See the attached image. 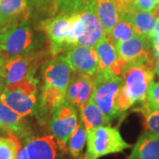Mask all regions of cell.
Listing matches in <instances>:
<instances>
[{
	"mask_svg": "<svg viewBox=\"0 0 159 159\" xmlns=\"http://www.w3.org/2000/svg\"><path fill=\"white\" fill-rule=\"evenodd\" d=\"M4 89H5V85H4V82H3V80L0 79V96H1V94H2V92L4 90Z\"/></svg>",
	"mask_w": 159,
	"mask_h": 159,
	"instance_id": "39",
	"label": "cell"
},
{
	"mask_svg": "<svg viewBox=\"0 0 159 159\" xmlns=\"http://www.w3.org/2000/svg\"><path fill=\"white\" fill-rule=\"evenodd\" d=\"M154 37H159V20L157 19L155 28L152 31V34H151V38H154Z\"/></svg>",
	"mask_w": 159,
	"mask_h": 159,
	"instance_id": "35",
	"label": "cell"
},
{
	"mask_svg": "<svg viewBox=\"0 0 159 159\" xmlns=\"http://www.w3.org/2000/svg\"><path fill=\"white\" fill-rule=\"evenodd\" d=\"M30 16L27 0H0V28L29 20Z\"/></svg>",
	"mask_w": 159,
	"mask_h": 159,
	"instance_id": "14",
	"label": "cell"
},
{
	"mask_svg": "<svg viewBox=\"0 0 159 159\" xmlns=\"http://www.w3.org/2000/svg\"><path fill=\"white\" fill-rule=\"evenodd\" d=\"M151 110H159V82L152 81L148 87L147 97L142 102Z\"/></svg>",
	"mask_w": 159,
	"mask_h": 159,
	"instance_id": "30",
	"label": "cell"
},
{
	"mask_svg": "<svg viewBox=\"0 0 159 159\" xmlns=\"http://www.w3.org/2000/svg\"><path fill=\"white\" fill-rule=\"evenodd\" d=\"M0 51H1V49H0Z\"/></svg>",
	"mask_w": 159,
	"mask_h": 159,
	"instance_id": "42",
	"label": "cell"
},
{
	"mask_svg": "<svg viewBox=\"0 0 159 159\" xmlns=\"http://www.w3.org/2000/svg\"><path fill=\"white\" fill-rule=\"evenodd\" d=\"M120 18H124L130 21L137 35L151 39L152 31L157 22V18L152 11H132Z\"/></svg>",
	"mask_w": 159,
	"mask_h": 159,
	"instance_id": "19",
	"label": "cell"
},
{
	"mask_svg": "<svg viewBox=\"0 0 159 159\" xmlns=\"http://www.w3.org/2000/svg\"><path fill=\"white\" fill-rule=\"evenodd\" d=\"M94 81L95 85L90 98L111 122L119 116L115 109V99L122 85V78L105 69L98 70L94 75Z\"/></svg>",
	"mask_w": 159,
	"mask_h": 159,
	"instance_id": "3",
	"label": "cell"
},
{
	"mask_svg": "<svg viewBox=\"0 0 159 159\" xmlns=\"http://www.w3.org/2000/svg\"><path fill=\"white\" fill-rule=\"evenodd\" d=\"M31 13L37 15H55V0H27Z\"/></svg>",
	"mask_w": 159,
	"mask_h": 159,
	"instance_id": "28",
	"label": "cell"
},
{
	"mask_svg": "<svg viewBox=\"0 0 159 159\" xmlns=\"http://www.w3.org/2000/svg\"><path fill=\"white\" fill-rule=\"evenodd\" d=\"M125 65H126V61L125 59L119 57L112 63V65L109 67L108 70L111 74H113L114 75L121 77V75L124 72V69L125 67Z\"/></svg>",
	"mask_w": 159,
	"mask_h": 159,
	"instance_id": "32",
	"label": "cell"
},
{
	"mask_svg": "<svg viewBox=\"0 0 159 159\" xmlns=\"http://www.w3.org/2000/svg\"><path fill=\"white\" fill-rule=\"evenodd\" d=\"M87 139V130L80 119L75 129L71 134L67 142V150L74 159H80L84 148Z\"/></svg>",
	"mask_w": 159,
	"mask_h": 159,
	"instance_id": "23",
	"label": "cell"
},
{
	"mask_svg": "<svg viewBox=\"0 0 159 159\" xmlns=\"http://www.w3.org/2000/svg\"><path fill=\"white\" fill-rule=\"evenodd\" d=\"M43 38L37 34L29 20L0 28V52L11 58L41 48Z\"/></svg>",
	"mask_w": 159,
	"mask_h": 159,
	"instance_id": "1",
	"label": "cell"
},
{
	"mask_svg": "<svg viewBox=\"0 0 159 159\" xmlns=\"http://www.w3.org/2000/svg\"><path fill=\"white\" fill-rule=\"evenodd\" d=\"M155 74L159 78V58H157V60L155 63Z\"/></svg>",
	"mask_w": 159,
	"mask_h": 159,
	"instance_id": "37",
	"label": "cell"
},
{
	"mask_svg": "<svg viewBox=\"0 0 159 159\" xmlns=\"http://www.w3.org/2000/svg\"><path fill=\"white\" fill-rule=\"evenodd\" d=\"M16 159H29V156H28V152L26 150V148H20L19 150V152L17 154Z\"/></svg>",
	"mask_w": 159,
	"mask_h": 159,
	"instance_id": "34",
	"label": "cell"
},
{
	"mask_svg": "<svg viewBox=\"0 0 159 159\" xmlns=\"http://www.w3.org/2000/svg\"><path fill=\"white\" fill-rule=\"evenodd\" d=\"M114 47L119 57L128 64H146L155 66V56L151 51L152 43L149 38L136 34Z\"/></svg>",
	"mask_w": 159,
	"mask_h": 159,
	"instance_id": "7",
	"label": "cell"
},
{
	"mask_svg": "<svg viewBox=\"0 0 159 159\" xmlns=\"http://www.w3.org/2000/svg\"><path fill=\"white\" fill-rule=\"evenodd\" d=\"M127 159H159V136L143 133Z\"/></svg>",
	"mask_w": 159,
	"mask_h": 159,
	"instance_id": "17",
	"label": "cell"
},
{
	"mask_svg": "<svg viewBox=\"0 0 159 159\" xmlns=\"http://www.w3.org/2000/svg\"><path fill=\"white\" fill-rule=\"evenodd\" d=\"M71 24L70 15L57 14L43 20L39 24L41 31L45 33L50 42V52L52 56H58L66 51L65 41Z\"/></svg>",
	"mask_w": 159,
	"mask_h": 159,
	"instance_id": "8",
	"label": "cell"
},
{
	"mask_svg": "<svg viewBox=\"0 0 159 159\" xmlns=\"http://www.w3.org/2000/svg\"><path fill=\"white\" fill-rule=\"evenodd\" d=\"M131 3H132V0H131ZM131 7H132V6H131Z\"/></svg>",
	"mask_w": 159,
	"mask_h": 159,
	"instance_id": "41",
	"label": "cell"
},
{
	"mask_svg": "<svg viewBox=\"0 0 159 159\" xmlns=\"http://www.w3.org/2000/svg\"><path fill=\"white\" fill-rule=\"evenodd\" d=\"M94 9L102 25L105 34L109 35L119 20V11L113 0H93Z\"/></svg>",
	"mask_w": 159,
	"mask_h": 159,
	"instance_id": "18",
	"label": "cell"
},
{
	"mask_svg": "<svg viewBox=\"0 0 159 159\" xmlns=\"http://www.w3.org/2000/svg\"><path fill=\"white\" fill-rule=\"evenodd\" d=\"M20 145L16 136L9 132V137H0V159H16Z\"/></svg>",
	"mask_w": 159,
	"mask_h": 159,
	"instance_id": "27",
	"label": "cell"
},
{
	"mask_svg": "<svg viewBox=\"0 0 159 159\" xmlns=\"http://www.w3.org/2000/svg\"><path fill=\"white\" fill-rule=\"evenodd\" d=\"M73 73L94 76L99 70V61L94 48L76 45L61 55Z\"/></svg>",
	"mask_w": 159,
	"mask_h": 159,
	"instance_id": "9",
	"label": "cell"
},
{
	"mask_svg": "<svg viewBox=\"0 0 159 159\" xmlns=\"http://www.w3.org/2000/svg\"><path fill=\"white\" fill-rule=\"evenodd\" d=\"M155 66L146 64L126 63L121 75V89L127 95L134 104L143 102L147 97L148 87L153 81Z\"/></svg>",
	"mask_w": 159,
	"mask_h": 159,
	"instance_id": "4",
	"label": "cell"
},
{
	"mask_svg": "<svg viewBox=\"0 0 159 159\" xmlns=\"http://www.w3.org/2000/svg\"><path fill=\"white\" fill-rule=\"evenodd\" d=\"M72 70L60 55L47 60L42 66L43 85L58 87L66 91L72 76Z\"/></svg>",
	"mask_w": 159,
	"mask_h": 159,
	"instance_id": "12",
	"label": "cell"
},
{
	"mask_svg": "<svg viewBox=\"0 0 159 159\" xmlns=\"http://www.w3.org/2000/svg\"><path fill=\"white\" fill-rule=\"evenodd\" d=\"M6 62V59L4 57L0 56V77H1V74H2V70Z\"/></svg>",
	"mask_w": 159,
	"mask_h": 159,
	"instance_id": "36",
	"label": "cell"
},
{
	"mask_svg": "<svg viewBox=\"0 0 159 159\" xmlns=\"http://www.w3.org/2000/svg\"><path fill=\"white\" fill-rule=\"evenodd\" d=\"M159 0H132L133 11H152L158 6Z\"/></svg>",
	"mask_w": 159,
	"mask_h": 159,
	"instance_id": "31",
	"label": "cell"
},
{
	"mask_svg": "<svg viewBox=\"0 0 159 159\" xmlns=\"http://www.w3.org/2000/svg\"><path fill=\"white\" fill-rule=\"evenodd\" d=\"M151 43H152V50L154 51V56L157 58H159V37L151 38Z\"/></svg>",
	"mask_w": 159,
	"mask_h": 159,
	"instance_id": "33",
	"label": "cell"
},
{
	"mask_svg": "<svg viewBox=\"0 0 159 159\" xmlns=\"http://www.w3.org/2000/svg\"><path fill=\"white\" fill-rule=\"evenodd\" d=\"M94 85V76L74 73L66 89V102L79 111L90 99Z\"/></svg>",
	"mask_w": 159,
	"mask_h": 159,
	"instance_id": "11",
	"label": "cell"
},
{
	"mask_svg": "<svg viewBox=\"0 0 159 159\" xmlns=\"http://www.w3.org/2000/svg\"><path fill=\"white\" fill-rule=\"evenodd\" d=\"M0 100L11 110L22 117L39 113V102L36 95L28 94L17 89H9L5 87L0 96Z\"/></svg>",
	"mask_w": 159,
	"mask_h": 159,
	"instance_id": "13",
	"label": "cell"
},
{
	"mask_svg": "<svg viewBox=\"0 0 159 159\" xmlns=\"http://www.w3.org/2000/svg\"><path fill=\"white\" fill-rule=\"evenodd\" d=\"M134 35H136V33L130 21L124 18H119L108 36L115 46L121 42L130 39Z\"/></svg>",
	"mask_w": 159,
	"mask_h": 159,
	"instance_id": "25",
	"label": "cell"
},
{
	"mask_svg": "<svg viewBox=\"0 0 159 159\" xmlns=\"http://www.w3.org/2000/svg\"><path fill=\"white\" fill-rule=\"evenodd\" d=\"M65 102L66 91L64 89L56 86L43 85L40 97L38 119L51 112L52 110L58 107Z\"/></svg>",
	"mask_w": 159,
	"mask_h": 159,
	"instance_id": "16",
	"label": "cell"
},
{
	"mask_svg": "<svg viewBox=\"0 0 159 159\" xmlns=\"http://www.w3.org/2000/svg\"><path fill=\"white\" fill-rule=\"evenodd\" d=\"M158 5H159V4H158Z\"/></svg>",
	"mask_w": 159,
	"mask_h": 159,
	"instance_id": "43",
	"label": "cell"
},
{
	"mask_svg": "<svg viewBox=\"0 0 159 159\" xmlns=\"http://www.w3.org/2000/svg\"><path fill=\"white\" fill-rule=\"evenodd\" d=\"M85 24L83 34L77 42V45L94 48L105 34L104 29L98 20L94 9L93 0H86L78 10Z\"/></svg>",
	"mask_w": 159,
	"mask_h": 159,
	"instance_id": "10",
	"label": "cell"
},
{
	"mask_svg": "<svg viewBox=\"0 0 159 159\" xmlns=\"http://www.w3.org/2000/svg\"><path fill=\"white\" fill-rule=\"evenodd\" d=\"M49 51L39 49L23 53L6 60L1 77L6 85L15 83L26 77H33L40 66L47 61Z\"/></svg>",
	"mask_w": 159,
	"mask_h": 159,
	"instance_id": "5",
	"label": "cell"
},
{
	"mask_svg": "<svg viewBox=\"0 0 159 159\" xmlns=\"http://www.w3.org/2000/svg\"><path fill=\"white\" fill-rule=\"evenodd\" d=\"M152 12H153V14L155 15V17L157 18V20H159V5L154 9Z\"/></svg>",
	"mask_w": 159,
	"mask_h": 159,
	"instance_id": "38",
	"label": "cell"
},
{
	"mask_svg": "<svg viewBox=\"0 0 159 159\" xmlns=\"http://www.w3.org/2000/svg\"><path fill=\"white\" fill-rule=\"evenodd\" d=\"M80 119L82 121L86 130L96 128L102 125H109L110 121L100 111L97 104L89 99L79 111Z\"/></svg>",
	"mask_w": 159,
	"mask_h": 159,
	"instance_id": "21",
	"label": "cell"
},
{
	"mask_svg": "<svg viewBox=\"0 0 159 159\" xmlns=\"http://www.w3.org/2000/svg\"><path fill=\"white\" fill-rule=\"evenodd\" d=\"M1 127H2V126H1V125H0V128H1Z\"/></svg>",
	"mask_w": 159,
	"mask_h": 159,
	"instance_id": "40",
	"label": "cell"
},
{
	"mask_svg": "<svg viewBox=\"0 0 159 159\" xmlns=\"http://www.w3.org/2000/svg\"><path fill=\"white\" fill-rule=\"evenodd\" d=\"M25 148L29 159H57L58 145L53 135L29 138Z\"/></svg>",
	"mask_w": 159,
	"mask_h": 159,
	"instance_id": "15",
	"label": "cell"
},
{
	"mask_svg": "<svg viewBox=\"0 0 159 159\" xmlns=\"http://www.w3.org/2000/svg\"><path fill=\"white\" fill-rule=\"evenodd\" d=\"M70 18H71V24L65 41L66 51H68L72 47L77 45L78 40L83 34L85 30V24L81 17L80 16L79 11H76L72 14H70Z\"/></svg>",
	"mask_w": 159,
	"mask_h": 159,
	"instance_id": "24",
	"label": "cell"
},
{
	"mask_svg": "<svg viewBox=\"0 0 159 159\" xmlns=\"http://www.w3.org/2000/svg\"><path fill=\"white\" fill-rule=\"evenodd\" d=\"M139 111L143 117L144 134L159 136V110H151L142 103Z\"/></svg>",
	"mask_w": 159,
	"mask_h": 159,
	"instance_id": "26",
	"label": "cell"
},
{
	"mask_svg": "<svg viewBox=\"0 0 159 159\" xmlns=\"http://www.w3.org/2000/svg\"><path fill=\"white\" fill-rule=\"evenodd\" d=\"M77 111L67 102H65L51 111L50 130L63 153L67 150L69 138L78 123Z\"/></svg>",
	"mask_w": 159,
	"mask_h": 159,
	"instance_id": "6",
	"label": "cell"
},
{
	"mask_svg": "<svg viewBox=\"0 0 159 159\" xmlns=\"http://www.w3.org/2000/svg\"><path fill=\"white\" fill-rule=\"evenodd\" d=\"M94 49L98 57L99 70L108 69L112 65V63L119 57L112 42L106 34L102 36L101 40L97 43V45L94 47Z\"/></svg>",
	"mask_w": 159,
	"mask_h": 159,
	"instance_id": "22",
	"label": "cell"
},
{
	"mask_svg": "<svg viewBox=\"0 0 159 159\" xmlns=\"http://www.w3.org/2000/svg\"><path fill=\"white\" fill-rule=\"evenodd\" d=\"M86 0H55V15H70L78 11Z\"/></svg>",
	"mask_w": 159,
	"mask_h": 159,
	"instance_id": "29",
	"label": "cell"
},
{
	"mask_svg": "<svg viewBox=\"0 0 159 159\" xmlns=\"http://www.w3.org/2000/svg\"><path fill=\"white\" fill-rule=\"evenodd\" d=\"M86 143L83 159H99L107 155L120 153L131 147L122 138L119 129L110 125L87 130Z\"/></svg>",
	"mask_w": 159,
	"mask_h": 159,
	"instance_id": "2",
	"label": "cell"
},
{
	"mask_svg": "<svg viewBox=\"0 0 159 159\" xmlns=\"http://www.w3.org/2000/svg\"><path fill=\"white\" fill-rule=\"evenodd\" d=\"M23 118L0 100V125L2 127L11 134L25 135L28 129Z\"/></svg>",
	"mask_w": 159,
	"mask_h": 159,
	"instance_id": "20",
	"label": "cell"
}]
</instances>
